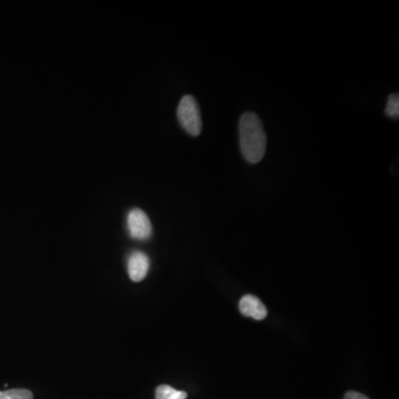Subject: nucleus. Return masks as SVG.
I'll use <instances>...</instances> for the list:
<instances>
[{
	"instance_id": "nucleus-5",
	"label": "nucleus",
	"mask_w": 399,
	"mask_h": 399,
	"mask_svg": "<svg viewBox=\"0 0 399 399\" xmlns=\"http://www.w3.org/2000/svg\"><path fill=\"white\" fill-rule=\"evenodd\" d=\"M240 310L244 316L252 318L253 320H262L266 318L268 310L260 298L253 296H246L241 298Z\"/></svg>"
},
{
	"instance_id": "nucleus-2",
	"label": "nucleus",
	"mask_w": 399,
	"mask_h": 399,
	"mask_svg": "<svg viewBox=\"0 0 399 399\" xmlns=\"http://www.w3.org/2000/svg\"><path fill=\"white\" fill-rule=\"evenodd\" d=\"M178 119L181 127L193 136L202 132V119L198 102L192 96H184L178 107Z\"/></svg>"
},
{
	"instance_id": "nucleus-3",
	"label": "nucleus",
	"mask_w": 399,
	"mask_h": 399,
	"mask_svg": "<svg viewBox=\"0 0 399 399\" xmlns=\"http://www.w3.org/2000/svg\"><path fill=\"white\" fill-rule=\"evenodd\" d=\"M127 226L130 236L134 240H148L151 236L152 226L149 216L140 208H133L129 212Z\"/></svg>"
},
{
	"instance_id": "nucleus-1",
	"label": "nucleus",
	"mask_w": 399,
	"mask_h": 399,
	"mask_svg": "<svg viewBox=\"0 0 399 399\" xmlns=\"http://www.w3.org/2000/svg\"><path fill=\"white\" fill-rule=\"evenodd\" d=\"M241 151L250 163H258L263 159L268 146L266 131L260 118L253 112H246L238 124Z\"/></svg>"
},
{
	"instance_id": "nucleus-9",
	"label": "nucleus",
	"mask_w": 399,
	"mask_h": 399,
	"mask_svg": "<svg viewBox=\"0 0 399 399\" xmlns=\"http://www.w3.org/2000/svg\"><path fill=\"white\" fill-rule=\"evenodd\" d=\"M344 399H370L368 397L365 396V395L360 394V393L357 392H348L345 395Z\"/></svg>"
},
{
	"instance_id": "nucleus-7",
	"label": "nucleus",
	"mask_w": 399,
	"mask_h": 399,
	"mask_svg": "<svg viewBox=\"0 0 399 399\" xmlns=\"http://www.w3.org/2000/svg\"><path fill=\"white\" fill-rule=\"evenodd\" d=\"M0 399H34L33 393L23 388L0 392Z\"/></svg>"
},
{
	"instance_id": "nucleus-4",
	"label": "nucleus",
	"mask_w": 399,
	"mask_h": 399,
	"mask_svg": "<svg viewBox=\"0 0 399 399\" xmlns=\"http://www.w3.org/2000/svg\"><path fill=\"white\" fill-rule=\"evenodd\" d=\"M150 268V260L146 254L136 251L128 258V273L133 282H141Z\"/></svg>"
},
{
	"instance_id": "nucleus-8",
	"label": "nucleus",
	"mask_w": 399,
	"mask_h": 399,
	"mask_svg": "<svg viewBox=\"0 0 399 399\" xmlns=\"http://www.w3.org/2000/svg\"><path fill=\"white\" fill-rule=\"evenodd\" d=\"M385 113L390 118H396L397 119V118L399 117L398 94H390V98H388V102H387V107L386 110H385Z\"/></svg>"
},
{
	"instance_id": "nucleus-6",
	"label": "nucleus",
	"mask_w": 399,
	"mask_h": 399,
	"mask_svg": "<svg viewBox=\"0 0 399 399\" xmlns=\"http://www.w3.org/2000/svg\"><path fill=\"white\" fill-rule=\"evenodd\" d=\"M186 392L174 390L169 385H160L156 390V399H186Z\"/></svg>"
}]
</instances>
